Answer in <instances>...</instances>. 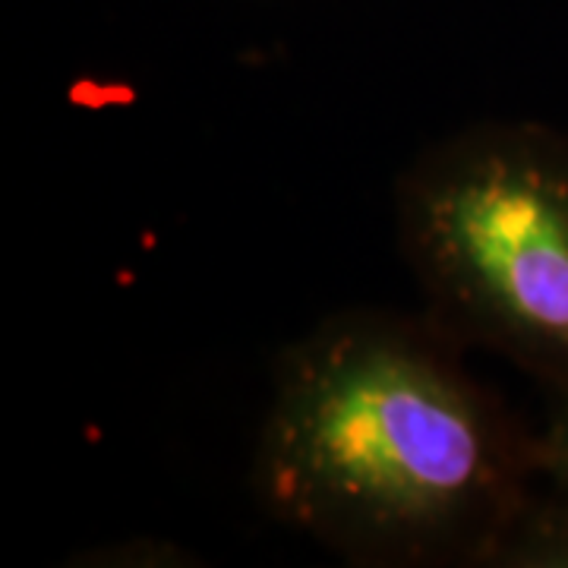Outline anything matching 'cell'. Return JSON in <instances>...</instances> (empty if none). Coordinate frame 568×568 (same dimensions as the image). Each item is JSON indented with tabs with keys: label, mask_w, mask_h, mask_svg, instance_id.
<instances>
[{
	"label": "cell",
	"mask_w": 568,
	"mask_h": 568,
	"mask_svg": "<svg viewBox=\"0 0 568 568\" xmlns=\"http://www.w3.org/2000/svg\"><path fill=\"white\" fill-rule=\"evenodd\" d=\"M537 467L540 480L568 493V388L549 392L544 429H537Z\"/></svg>",
	"instance_id": "277c9868"
},
{
	"label": "cell",
	"mask_w": 568,
	"mask_h": 568,
	"mask_svg": "<svg viewBox=\"0 0 568 568\" xmlns=\"http://www.w3.org/2000/svg\"><path fill=\"white\" fill-rule=\"evenodd\" d=\"M484 568H568V493L534 489L489 547Z\"/></svg>",
	"instance_id": "3957f363"
},
{
	"label": "cell",
	"mask_w": 568,
	"mask_h": 568,
	"mask_svg": "<svg viewBox=\"0 0 568 568\" xmlns=\"http://www.w3.org/2000/svg\"><path fill=\"white\" fill-rule=\"evenodd\" d=\"M395 237L424 316L547 392L568 388V133L484 121L395 181Z\"/></svg>",
	"instance_id": "7a4b0ae2"
},
{
	"label": "cell",
	"mask_w": 568,
	"mask_h": 568,
	"mask_svg": "<svg viewBox=\"0 0 568 568\" xmlns=\"http://www.w3.org/2000/svg\"><path fill=\"white\" fill-rule=\"evenodd\" d=\"M465 351L424 313L313 325L278 357L253 452L265 515L351 566L484 568L540 467Z\"/></svg>",
	"instance_id": "6da1fadb"
}]
</instances>
